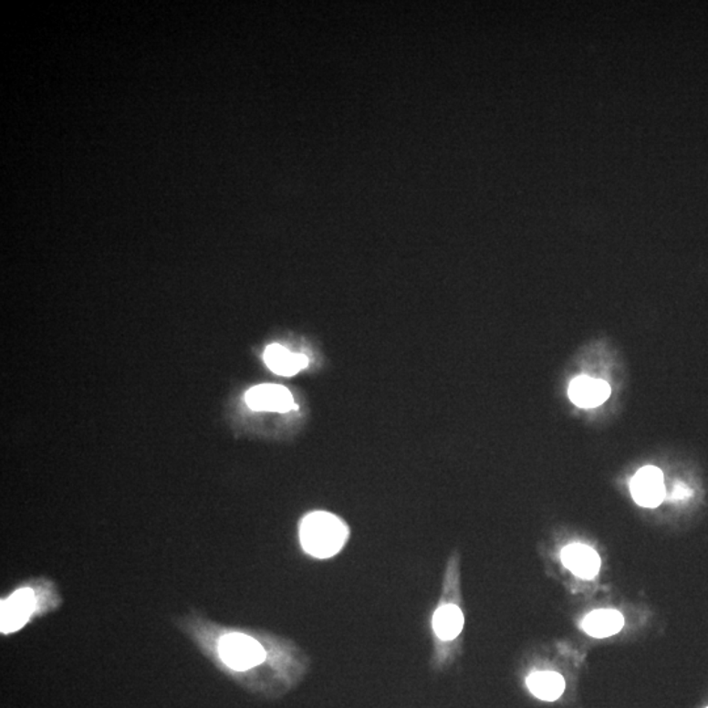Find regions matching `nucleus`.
<instances>
[{
    "label": "nucleus",
    "instance_id": "423d86ee",
    "mask_svg": "<svg viewBox=\"0 0 708 708\" xmlns=\"http://www.w3.org/2000/svg\"><path fill=\"white\" fill-rule=\"evenodd\" d=\"M560 559L567 569L583 580H593L601 568L599 552L584 543H571L564 547Z\"/></svg>",
    "mask_w": 708,
    "mask_h": 708
},
{
    "label": "nucleus",
    "instance_id": "1a4fd4ad",
    "mask_svg": "<svg viewBox=\"0 0 708 708\" xmlns=\"http://www.w3.org/2000/svg\"><path fill=\"white\" fill-rule=\"evenodd\" d=\"M625 626V618L613 609H599L587 615L581 622V629L596 639H606L617 635Z\"/></svg>",
    "mask_w": 708,
    "mask_h": 708
},
{
    "label": "nucleus",
    "instance_id": "6e6552de",
    "mask_svg": "<svg viewBox=\"0 0 708 708\" xmlns=\"http://www.w3.org/2000/svg\"><path fill=\"white\" fill-rule=\"evenodd\" d=\"M433 632L440 641H453L463 631L464 617L462 609L453 602H442L432 620Z\"/></svg>",
    "mask_w": 708,
    "mask_h": 708
},
{
    "label": "nucleus",
    "instance_id": "9b49d317",
    "mask_svg": "<svg viewBox=\"0 0 708 708\" xmlns=\"http://www.w3.org/2000/svg\"><path fill=\"white\" fill-rule=\"evenodd\" d=\"M526 686L534 697L545 702H555L562 697L566 680L557 672L538 671L526 678Z\"/></svg>",
    "mask_w": 708,
    "mask_h": 708
},
{
    "label": "nucleus",
    "instance_id": "39448f33",
    "mask_svg": "<svg viewBox=\"0 0 708 708\" xmlns=\"http://www.w3.org/2000/svg\"><path fill=\"white\" fill-rule=\"evenodd\" d=\"M248 407L254 411H269V412H289L296 410L292 392L286 387L280 385H259L252 387L245 394Z\"/></svg>",
    "mask_w": 708,
    "mask_h": 708
},
{
    "label": "nucleus",
    "instance_id": "0eeeda50",
    "mask_svg": "<svg viewBox=\"0 0 708 708\" xmlns=\"http://www.w3.org/2000/svg\"><path fill=\"white\" fill-rule=\"evenodd\" d=\"M569 398L576 406L594 408L601 406L610 396V386L601 380L581 377L572 380L568 390Z\"/></svg>",
    "mask_w": 708,
    "mask_h": 708
},
{
    "label": "nucleus",
    "instance_id": "f8f14e48",
    "mask_svg": "<svg viewBox=\"0 0 708 708\" xmlns=\"http://www.w3.org/2000/svg\"><path fill=\"white\" fill-rule=\"evenodd\" d=\"M692 492L686 487L682 483H678L676 487L673 488V494H672L671 499L673 501H682L692 496Z\"/></svg>",
    "mask_w": 708,
    "mask_h": 708
},
{
    "label": "nucleus",
    "instance_id": "9d476101",
    "mask_svg": "<svg viewBox=\"0 0 708 708\" xmlns=\"http://www.w3.org/2000/svg\"><path fill=\"white\" fill-rule=\"evenodd\" d=\"M264 361L273 373L284 377H292L308 365V359L305 354L290 352L280 344H272L266 348Z\"/></svg>",
    "mask_w": 708,
    "mask_h": 708
},
{
    "label": "nucleus",
    "instance_id": "f03ea898",
    "mask_svg": "<svg viewBox=\"0 0 708 708\" xmlns=\"http://www.w3.org/2000/svg\"><path fill=\"white\" fill-rule=\"evenodd\" d=\"M218 656L231 671L247 672L260 667L268 657V652L254 636L245 632H230L219 639Z\"/></svg>",
    "mask_w": 708,
    "mask_h": 708
},
{
    "label": "nucleus",
    "instance_id": "ddd939ff",
    "mask_svg": "<svg viewBox=\"0 0 708 708\" xmlns=\"http://www.w3.org/2000/svg\"><path fill=\"white\" fill-rule=\"evenodd\" d=\"M708 708V707H707Z\"/></svg>",
    "mask_w": 708,
    "mask_h": 708
},
{
    "label": "nucleus",
    "instance_id": "7ed1b4c3",
    "mask_svg": "<svg viewBox=\"0 0 708 708\" xmlns=\"http://www.w3.org/2000/svg\"><path fill=\"white\" fill-rule=\"evenodd\" d=\"M632 499L644 508H657L665 499L664 475L655 466H646L630 482Z\"/></svg>",
    "mask_w": 708,
    "mask_h": 708
},
{
    "label": "nucleus",
    "instance_id": "20e7f679",
    "mask_svg": "<svg viewBox=\"0 0 708 708\" xmlns=\"http://www.w3.org/2000/svg\"><path fill=\"white\" fill-rule=\"evenodd\" d=\"M36 606L37 601L35 593L29 588H21L3 601L0 611V629L3 634H11L26 625L35 613Z\"/></svg>",
    "mask_w": 708,
    "mask_h": 708
},
{
    "label": "nucleus",
    "instance_id": "f257e3e1",
    "mask_svg": "<svg viewBox=\"0 0 708 708\" xmlns=\"http://www.w3.org/2000/svg\"><path fill=\"white\" fill-rule=\"evenodd\" d=\"M349 538V527L340 517L328 512L306 515L299 526L303 551L317 559H329L343 550Z\"/></svg>",
    "mask_w": 708,
    "mask_h": 708
}]
</instances>
